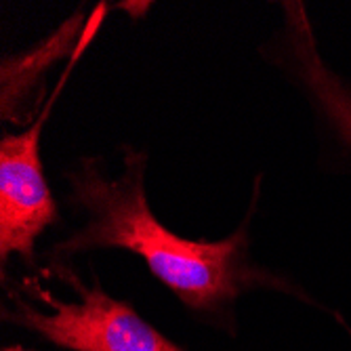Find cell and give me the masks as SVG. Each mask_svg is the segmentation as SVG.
<instances>
[{
    "mask_svg": "<svg viewBox=\"0 0 351 351\" xmlns=\"http://www.w3.org/2000/svg\"><path fill=\"white\" fill-rule=\"evenodd\" d=\"M82 27H84V17L78 13L74 19L63 23L49 40L38 45L34 51L3 61V116L5 118L15 116V110H19L17 106L29 93L27 90L29 84L38 78L36 72L45 70L61 53H66Z\"/></svg>",
    "mask_w": 351,
    "mask_h": 351,
    "instance_id": "5b68a950",
    "label": "cell"
},
{
    "mask_svg": "<svg viewBox=\"0 0 351 351\" xmlns=\"http://www.w3.org/2000/svg\"><path fill=\"white\" fill-rule=\"evenodd\" d=\"M284 7L286 40L295 70L335 133L347 147H351V84L324 63L303 5L286 3Z\"/></svg>",
    "mask_w": 351,
    "mask_h": 351,
    "instance_id": "277c9868",
    "label": "cell"
},
{
    "mask_svg": "<svg viewBox=\"0 0 351 351\" xmlns=\"http://www.w3.org/2000/svg\"><path fill=\"white\" fill-rule=\"evenodd\" d=\"M57 95V93H55ZM55 99V97H53ZM49 101V106L53 104ZM49 108L19 135L0 141V259L11 254L34 257L36 238L55 223L57 204L40 162V131Z\"/></svg>",
    "mask_w": 351,
    "mask_h": 351,
    "instance_id": "3957f363",
    "label": "cell"
},
{
    "mask_svg": "<svg viewBox=\"0 0 351 351\" xmlns=\"http://www.w3.org/2000/svg\"><path fill=\"white\" fill-rule=\"evenodd\" d=\"M147 158L124 147V171L108 177L101 162L84 158L68 173L72 202L84 228L55 246L57 257L88 248H126L191 309L217 311L248 286L263 282L246 257V230L219 242L185 240L158 221L145 198Z\"/></svg>",
    "mask_w": 351,
    "mask_h": 351,
    "instance_id": "6da1fadb",
    "label": "cell"
},
{
    "mask_svg": "<svg viewBox=\"0 0 351 351\" xmlns=\"http://www.w3.org/2000/svg\"><path fill=\"white\" fill-rule=\"evenodd\" d=\"M61 278L80 295L78 301H59L29 284L43 307L15 297L9 320L72 351H183L145 322L133 305L106 295L99 284L86 289L70 271H61Z\"/></svg>",
    "mask_w": 351,
    "mask_h": 351,
    "instance_id": "7a4b0ae2",
    "label": "cell"
}]
</instances>
